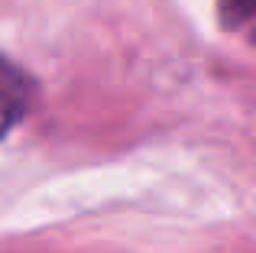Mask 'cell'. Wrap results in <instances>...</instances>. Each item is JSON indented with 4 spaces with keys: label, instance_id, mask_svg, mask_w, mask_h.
<instances>
[{
    "label": "cell",
    "instance_id": "6da1fadb",
    "mask_svg": "<svg viewBox=\"0 0 256 253\" xmlns=\"http://www.w3.org/2000/svg\"><path fill=\"white\" fill-rule=\"evenodd\" d=\"M30 108V82L13 62L0 58V140L16 126Z\"/></svg>",
    "mask_w": 256,
    "mask_h": 253
},
{
    "label": "cell",
    "instance_id": "7a4b0ae2",
    "mask_svg": "<svg viewBox=\"0 0 256 253\" xmlns=\"http://www.w3.org/2000/svg\"><path fill=\"white\" fill-rule=\"evenodd\" d=\"M218 10L227 30L250 32V39L256 42V0H220Z\"/></svg>",
    "mask_w": 256,
    "mask_h": 253
}]
</instances>
